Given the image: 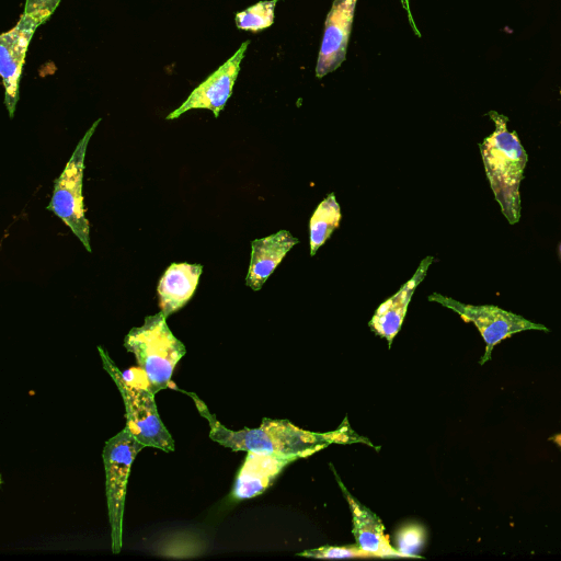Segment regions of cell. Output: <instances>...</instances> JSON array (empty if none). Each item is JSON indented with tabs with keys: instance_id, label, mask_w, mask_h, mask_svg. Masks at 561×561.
Here are the masks:
<instances>
[{
	"instance_id": "cell-1",
	"label": "cell",
	"mask_w": 561,
	"mask_h": 561,
	"mask_svg": "<svg viewBox=\"0 0 561 561\" xmlns=\"http://www.w3.org/2000/svg\"><path fill=\"white\" fill-rule=\"evenodd\" d=\"M191 397L199 414L209 424V437L234 451H256L304 458L324 449L332 444H373L352 430L347 419L334 431L316 433L297 427L287 420L264 419L256 428L232 431L224 426L194 392L184 391ZM374 447V446H373Z\"/></svg>"
},
{
	"instance_id": "cell-2",
	"label": "cell",
	"mask_w": 561,
	"mask_h": 561,
	"mask_svg": "<svg viewBox=\"0 0 561 561\" xmlns=\"http://www.w3.org/2000/svg\"><path fill=\"white\" fill-rule=\"evenodd\" d=\"M495 128L479 145L485 173L502 214L511 225L519 221V185L527 163V153L518 135L508 130V118L495 111L489 112Z\"/></svg>"
},
{
	"instance_id": "cell-3",
	"label": "cell",
	"mask_w": 561,
	"mask_h": 561,
	"mask_svg": "<svg viewBox=\"0 0 561 561\" xmlns=\"http://www.w3.org/2000/svg\"><path fill=\"white\" fill-rule=\"evenodd\" d=\"M124 347L133 353L144 371L147 388L153 393L170 386L173 370L185 355L184 344L175 337L160 311L145 318L144 324L129 330Z\"/></svg>"
},
{
	"instance_id": "cell-4",
	"label": "cell",
	"mask_w": 561,
	"mask_h": 561,
	"mask_svg": "<svg viewBox=\"0 0 561 561\" xmlns=\"http://www.w3.org/2000/svg\"><path fill=\"white\" fill-rule=\"evenodd\" d=\"M98 350L104 369L121 392L125 405L127 431L145 447H153L167 453L173 451L174 439L160 419L154 394L146 386L129 383L107 352L101 346H98Z\"/></svg>"
},
{
	"instance_id": "cell-5",
	"label": "cell",
	"mask_w": 561,
	"mask_h": 561,
	"mask_svg": "<svg viewBox=\"0 0 561 561\" xmlns=\"http://www.w3.org/2000/svg\"><path fill=\"white\" fill-rule=\"evenodd\" d=\"M144 448L126 427L107 439L103 448L107 514L112 551L115 554L121 552L123 546V517L129 472L136 456Z\"/></svg>"
},
{
	"instance_id": "cell-6",
	"label": "cell",
	"mask_w": 561,
	"mask_h": 561,
	"mask_svg": "<svg viewBox=\"0 0 561 561\" xmlns=\"http://www.w3.org/2000/svg\"><path fill=\"white\" fill-rule=\"evenodd\" d=\"M100 122L101 118L96 119L77 144L65 169L54 181L53 195L46 207L69 227L88 252H91L90 226L83 210L82 181L87 148Z\"/></svg>"
},
{
	"instance_id": "cell-7",
	"label": "cell",
	"mask_w": 561,
	"mask_h": 561,
	"mask_svg": "<svg viewBox=\"0 0 561 561\" xmlns=\"http://www.w3.org/2000/svg\"><path fill=\"white\" fill-rule=\"evenodd\" d=\"M428 300L451 309L465 321L472 322L478 328L485 342V352L480 359V365L491 359L493 347L497 343L515 333L526 330L549 332V329L543 324L531 322L519 314L496 306L467 305L437 293L432 294Z\"/></svg>"
},
{
	"instance_id": "cell-8",
	"label": "cell",
	"mask_w": 561,
	"mask_h": 561,
	"mask_svg": "<svg viewBox=\"0 0 561 561\" xmlns=\"http://www.w3.org/2000/svg\"><path fill=\"white\" fill-rule=\"evenodd\" d=\"M39 15L23 13L19 22L0 36V72L4 87V104L13 118L19 101V84L30 42L39 25Z\"/></svg>"
},
{
	"instance_id": "cell-9",
	"label": "cell",
	"mask_w": 561,
	"mask_h": 561,
	"mask_svg": "<svg viewBox=\"0 0 561 561\" xmlns=\"http://www.w3.org/2000/svg\"><path fill=\"white\" fill-rule=\"evenodd\" d=\"M249 43V41L243 42L227 61L198 84L187 99L167 116V119L178 118L185 112L195 108L209 110L215 117H218L231 96Z\"/></svg>"
},
{
	"instance_id": "cell-10",
	"label": "cell",
	"mask_w": 561,
	"mask_h": 561,
	"mask_svg": "<svg viewBox=\"0 0 561 561\" xmlns=\"http://www.w3.org/2000/svg\"><path fill=\"white\" fill-rule=\"evenodd\" d=\"M357 0H334L327 15L316 76L321 79L336 70L346 58Z\"/></svg>"
},
{
	"instance_id": "cell-11",
	"label": "cell",
	"mask_w": 561,
	"mask_h": 561,
	"mask_svg": "<svg viewBox=\"0 0 561 561\" xmlns=\"http://www.w3.org/2000/svg\"><path fill=\"white\" fill-rule=\"evenodd\" d=\"M296 459L293 456L248 451L236 478L231 499L242 501L263 493L280 471Z\"/></svg>"
},
{
	"instance_id": "cell-12",
	"label": "cell",
	"mask_w": 561,
	"mask_h": 561,
	"mask_svg": "<svg viewBox=\"0 0 561 561\" xmlns=\"http://www.w3.org/2000/svg\"><path fill=\"white\" fill-rule=\"evenodd\" d=\"M333 472L352 513L353 534L356 539V545L375 558H403V556L390 545L383 531L385 527L381 519L358 502L342 483L334 469Z\"/></svg>"
},
{
	"instance_id": "cell-13",
	"label": "cell",
	"mask_w": 561,
	"mask_h": 561,
	"mask_svg": "<svg viewBox=\"0 0 561 561\" xmlns=\"http://www.w3.org/2000/svg\"><path fill=\"white\" fill-rule=\"evenodd\" d=\"M433 260V256L423 259L411 278L405 282L396 294L385 300L370 319V329L377 335L385 337L389 342V345H391L393 337L399 332L412 295L425 278Z\"/></svg>"
},
{
	"instance_id": "cell-14",
	"label": "cell",
	"mask_w": 561,
	"mask_h": 561,
	"mask_svg": "<svg viewBox=\"0 0 561 561\" xmlns=\"http://www.w3.org/2000/svg\"><path fill=\"white\" fill-rule=\"evenodd\" d=\"M299 242L288 230H279L251 243V256L245 284L260 290L286 254Z\"/></svg>"
},
{
	"instance_id": "cell-15",
	"label": "cell",
	"mask_w": 561,
	"mask_h": 561,
	"mask_svg": "<svg viewBox=\"0 0 561 561\" xmlns=\"http://www.w3.org/2000/svg\"><path fill=\"white\" fill-rule=\"evenodd\" d=\"M202 272V265L188 263H173L165 270L157 291L160 310L167 318L187 304L196 289Z\"/></svg>"
},
{
	"instance_id": "cell-16",
	"label": "cell",
	"mask_w": 561,
	"mask_h": 561,
	"mask_svg": "<svg viewBox=\"0 0 561 561\" xmlns=\"http://www.w3.org/2000/svg\"><path fill=\"white\" fill-rule=\"evenodd\" d=\"M342 218L341 207L333 193L327 195L317 206L309 220L310 255L328 241L339 228Z\"/></svg>"
},
{
	"instance_id": "cell-17",
	"label": "cell",
	"mask_w": 561,
	"mask_h": 561,
	"mask_svg": "<svg viewBox=\"0 0 561 561\" xmlns=\"http://www.w3.org/2000/svg\"><path fill=\"white\" fill-rule=\"evenodd\" d=\"M278 0L260 1L236 14L239 30L257 32L271 26L274 22L275 5Z\"/></svg>"
},
{
	"instance_id": "cell-18",
	"label": "cell",
	"mask_w": 561,
	"mask_h": 561,
	"mask_svg": "<svg viewBox=\"0 0 561 561\" xmlns=\"http://www.w3.org/2000/svg\"><path fill=\"white\" fill-rule=\"evenodd\" d=\"M397 550L403 558H416L425 542V530L419 525H409L397 535Z\"/></svg>"
},
{
	"instance_id": "cell-19",
	"label": "cell",
	"mask_w": 561,
	"mask_h": 561,
	"mask_svg": "<svg viewBox=\"0 0 561 561\" xmlns=\"http://www.w3.org/2000/svg\"><path fill=\"white\" fill-rule=\"evenodd\" d=\"M299 556L312 558H375L373 554L364 551L357 545L345 547L324 546L317 549L306 550Z\"/></svg>"
},
{
	"instance_id": "cell-20",
	"label": "cell",
	"mask_w": 561,
	"mask_h": 561,
	"mask_svg": "<svg viewBox=\"0 0 561 561\" xmlns=\"http://www.w3.org/2000/svg\"><path fill=\"white\" fill-rule=\"evenodd\" d=\"M60 0H26L24 12L26 14H35L47 21L57 9Z\"/></svg>"
},
{
	"instance_id": "cell-21",
	"label": "cell",
	"mask_w": 561,
	"mask_h": 561,
	"mask_svg": "<svg viewBox=\"0 0 561 561\" xmlns=\"http://www.w3.org/2000/svg\"><path fill=\"white\" fill-rule=\"evenodd\" d=\"M401 3H402V5H403V8L407 10V12H408L409 16L411 18L409 0H401Z\"/></svg>"
},
{
	"instance_id": "cell-22",
	"label": "cell",
	"mask_w": 561,
	"mask_h": 561,
	"mask_svg": "<svg viewBox=\"0 0 561 561\" xmlns=\"http://www.w3.org/2000/svg\"><path fill=\"white\" fill-rule=\"evenodd\" d=\"M559 255H560V259H561V242L559 244Z\"/></svg>"
}]
</instances>
